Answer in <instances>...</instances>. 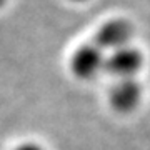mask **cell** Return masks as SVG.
Masks as SVG:
<instances>
[{
    "label": "cell",
    "instance_id": "obj_1",
    "mask_svg": "<svg viewBox=\"0 0 150 150\" xmlns=\"http://www.w3.org/2000/svg\"><path fill=\"white\" fill-rule=\"evenodd\" d=\"M70 67H72V72L77 79L90 80V79L97 77L98 72L105 67L103 50L98 48L93 42L80 45L72 55Z\"/></svg>",
    "mask_w": 150,
    "mask_h": 150
},
{
    "label": "cell",
    "instance_id": "obj_2",
    "mask_svg": "<svg viewBox=\"0 0 150 150\" xmlns=\"http://www.w3.org/2000/svg\"><path fill=\"white\" fill-rule=\"evenodd\" d=\"M134 35V25L125 18H115L97 30L93 43L102 50H117V48L127 47L129 40Z\"/></svg>",
    "mask_w": 150,
    "mask_h": 150
},
{
    "label": "cell",
    "instance_id": "obj_3",
    "mask_svg": "<svg viewBox=\"0 0 150 150\" xmlns=\"http://www.w3.org/2000/svg\"><path fill=\"white\" fill-rule=\"evenodd\" d=\"M144 64V57L137 48L134 47H122L113 50L112 54L105 59V67L108 74H112L113 77L122 79H134L135 74L142 69Z\"/></svg>",
    "mask_w": 150,
    "mask_h": 150
},
{
    "label": "cell",
    "instance_id": "obj_4",
    "mask_svg": "<svg viewBox=\"0 0 150 150\" xmlns=\"http://www.w3.org/2000/svg\"><path fill=\"white\" fill-rule=\"evenodd\" d=\"M142 87L135 79H122L110 90V103L118 112H132L140 103Z\"/></svg>",
    "mask_w": 150,
    "mask_h": 150
},
{
    "label": "cell",
    "instance_id": "obj_5",
    "mask_svg": "<svg viewBox=\"0 0 150 150\" xmlns=\"http://www.w3.org/2000/svg\"><path fill=\"white\" fill-rule=\"evenodd\" d=\"M15 150H45L42 145L33 144V142H25V144H20Z\"/></svg>",
    "mask_w": 150,
    "mask_h": 150
},
{
    "label": "cell",
    "instance_id": "obj_6",
    "mask_svg": "<svg viewBox=\"0 0 150 150\" xmlns=\"http://www.w3.org/2000/svg\"><path fill=\"white\" fill-rule=\"evenodd\" d=\"M5 2H7V0H0V8H2V7L5 5Z\"/></svg>",
    "mask_w": 150,
    "mask_h": 150
},
{
    "label": "cell",
    "instance_id": "obj_7",
    "mask_svg": "<svg viewBox=\"0 0 150 150\" xmlns=\"http://www.w3.org/2000/svg\"><path fill=\"white\" fill-rule=\"evenodd\" d=\"M74 2H85V0H74Z\"/></svg>",
    "mask_w": 150,
    "mask_h": 150
}]
</instances>
